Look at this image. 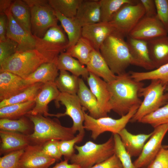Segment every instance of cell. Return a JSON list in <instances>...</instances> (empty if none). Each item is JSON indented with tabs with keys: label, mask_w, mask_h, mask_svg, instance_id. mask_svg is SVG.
Returning <instances> with one entry per match:
<instances>
[{
	"label": "cell",
	"mask_w": 168,
	"mask_h": 168,
	"mask_svg": "<svg viewBox=\"0 0 168 168\" xmlns=\"http://www.w3.org/2000/svg\"><path fill=\"white\" fill-rule=\"evenodd\" d=\"M0 155L24 150L32 144L29 135L7 131L0 130Z\"/></svg>",
	"instance_id": "20"
},
{
	"label": "cell",
	"mask_w": 168,
	"mask_h": 168,
	"mask_svg": "<svg viewBox=\"0 0 168 168\" xmlns=\"http://www.w3.org/2000/svg\"><path fill=\"white\" fill-rule=\"evenodd\" d=\"M26 116L34 125L33 132L29 135L32 144L42 146L52 140H68L75 137L76 133L72 128L63 126L57 119H52L40 114H28Z\"/></svg>",
	"instance_id": "3"
},
{
	"label": "cell",
	"mask_w": 168,
	"mask_h": 168,
	"mask_svg": "<svg viewBox=\"0 0 168 168\" xmlns=\"http://www.w3.org/2000/svg\"><path fill=\"white\" fill-rule=\"evenodd\" d=\"M35 49L48 62H56L60 54L68 49V40L62 28L58 25L51 27L41 38L34 36Z\"/></svg>",
	"instance_id": "8"
},
{
	"label": "cell",
	"mask_w": 168,
	"mask_h": 168,
	"mask_svg": "<svg viewBox=\"0 0 168 168\" xmlns=\"http://www.w3.org/2000/svg\"><path fill=\"white\" fill-rule=\"evenodd\" d=\"M129 73L133 78L138 82L158 80L166 84L168 82V63L149 71H130Z\"/></svg>",
	"instance_id": "37"
},
{
	"label": "cell",
	"mask_w": 168,
	"mask_h": 168,
	"mask_svg": "<svg viewBox=\"0 0 168 168\" xmlns=\"http://www.w3.org/2000/svg\"><path fill=\"white\" fill-rule=\"evenodd\" d=\"M107 85L111 110L120 116L125 115L133 107L141 104L139 93L144 84L134 80L128 72L116 75Z\"/></svg>",
	"instance_id": "1"
},
{
	"label": "cell",
	"mask_w": 168,
	"mask_h": 168,
	"mask_svg": "<svg viewBox=\"0 0 168 168\" xmlns=\"http://www.w3.org/2000/svg\"><path fill=\"white\" fill-rule=\"evenodd\" d=\"M29 7L32 34L42 38L51 27L57 25L58 21L54 10L46 0H23Z\"/></svg>",
	"instance_id": "7"
},
{
	"label": "cell",
	"mask_w": 168,
	"mask_h": 168,
	"mask_svg": "<svg viewBox=\"0 0 168 168\" xmlns=\"http://www.w3.org/2000/svg\"><path fill=\"white\" fill-rule=\"evenodd\" d=\"M94 49L90 42L81 36L75 45L68 48L65 52L77 58L82 64L86 65Z\"/></svg>",
	"instance_id": "33"
},
{
	"label": "cell",
	"mask_w": 168,
	"mask_h": 168,
	"mask_svg": "<svg viewBox=\"0 0 168 168\" xmlns=\"http://www.w3.org/2000/svg\"><path fill=\"white\" fill-rule=\"evenodd\" d=\"M167 91V93H166V95L167 97L168 98V82L167 83L166 85V91Z\"/></svg>",
	"instance_id": "52"
},
{
	"label": "cell",
	"mask_w": 168,
	"mask_h": 168,
	"mask_svg": "<svg viewBox=\"0 0 168 168\" xmlns=\"http://www.w3.org/2000/svg\"><path fill=\"white\" fill-rule=\"evenodd\" d=\"M18 46L16 42L7 38L0 41V64L17 51Z\"/></svg>",
	"instance_id": "43"
},
{
	"label": "cell",
	"mask_w": 168,
	"mask_h": 168,
	"mask_svg": "<svg viewBox=\"0 0 168 168\" xmlns=\"http://www.w3.org/2000/svg\"><path fill=\"white\" fill-rule=\"evenodd\" d=\"M139 122L150 124L154 128L168 124V102L155 111L144 117Z\"/></svg>",
	"instance_id": "39"
},
{
	"label": "cell",
	"mask_w": 168,
	"mask_h": 168,
	"mask_svg": "<svg viewBox=\"0 0 168 168\" xmlns=\"http://www.w3.org/2000/svg\"><path fill=\"white\" fill-rule=\"evenodd\" d=\"M125 37L115 30L106 38L99 50L109 68L116 75L126 72L131 65L138 66L131 54Z\"/></svg>",
	"instance_id": "2"
},
{
	"label": "cell",
	"mask_w": 168,
	"mask_h": 168,
	"mask_svg": "<svg viewBox=\"0 0 168 168\" xmlns=\"http://www.w3.org/2000/svg\"><path fill=\"white\" fill-rule=\"evenodd\" d=\"M115 30L110 23L100 22L82 27V36L88 40L95 50L99 51L106 38Z\"/></svg>",
	"instance_id": "19"
},
{
	"label": "cell",
	"mask_w": 168,
	"mask_h": 168,
	"mask_svg": "<svg viewBox=\"0 0 168 168\" xmlns=\"http://www.w3.org/2000/svg\"><path fill=\"white\" fill-rule=\"evenodd\" d=\"M167 84L160 80H153L148 86L141 89L139 96L143 97V100L130 122H139L144 117L168 102L166 94L164 93Z\"/></svg>",
	"instance_id": "6"
},
{
	"label": "cell",
	"mask_w": 168,
	"mask_h": 168,
	"mask_svg": "<svg viewBox=\"0 0 168 168\" xmlns=\"http://www.w3.org/2000/svg\"><path fill=\"white\" fill-rule=\"evenodd\" d=\"M164 147L166 148L168 150V145H167L166 146H165V147Z\"/></svg>",
	"instance_id": "53"
},
{
	"label": "cell",
	"mask_w": 168,
	"mask_h": 168,
	"mask_svg": "<svg viewBox=\"0 0 168 168\" xmlns=\"http://www.w3.org/2000/svg\"><path fill=\"white\" fill-rule=\"evenodd\" d=\"M69 160L64 159L57 163L54 166L50 168H81L80 166L74 164H69Z\"/></svg>",
	"instance_id": "50"
},
{
	"label": "cell",
	"mask_w": 168,
	"mask_h": 168,
	"mask_svg": "<svg viewBox=\"0 0 168 168\" xmlns=\"http://www.w3.org/2000/svg\"><path fill=\"white\" fill-rule=\"evenodd\" d=\"M56 63L59 71H68L75 76L78 77L81 76L86 80L89 76V72L86 67L66 52H63L60 54Z\"/></svg>",
	"instance_id": "28"
},
{
	"label": "cell",
	"mask_w": 168,
	"mask_h": 168,
	"mask_svg": "<svg viewBox=\"0 0 168 168\" xmlns=\"http://www.w3.org/2000/svg\"><path fill=\"white\" fill-rule=\"evenodd\" d=\"M58 140H52L42 145L43 152L47 156L55 159L56 161L61 160L62 156L58 146Z\"/></svg>",
	"instance_id": "45"
},
{
	"label": "cell",
	"mask_w": 168,
	"mask_h": 168,
	"mask_svg": "<svg viewBox=\"0 0 168 168\" xmlns=\"http://www.w3.org/2000/svg\"><path fill=\"white\" fill-rule=\"evenodd\" d=\"M60 93L54 82L44 84L35 99V106L29 114L52 116V114L48 112V105L53 100H56Z\"/></svg>",
	"instance_id": "18"
},
{
	"label": "cell",
	"mask_w": 168,
	"mask_h": 168,
	"mask_svg": "<svg viewBox=\"0 0 168 168\" xmlns=\"http://www.w3.org/2000/svg\"><path fill=\"white\" fill-rule=\"evenodd\" d=\"M86 66L89 72L102 78L107 83L116 78V75L111 71L100 51L93 50Z\"/></svg>",
	"instance_id": "26"
},
{
	"label": "cell",
	"mask_w": 168,
	"mask_h": 168,
	"mask_svg": "<svg viewBox=\"0 0 168 168\" xmlns=\"http://www.w3.org/2000/svg\"><path fill=\"white\" fill-rule=\"evenodd\" d=\"M45 62L46 59L35 49L17 51L0 64V72H9L25 79Z\"/></svg>",
	"instance_id": "5"
},
{
	"label": "cell",
	"mask_w": 168,
	"mask_h": 168,
	"mask_svg": "<svg viewBox=\"0 0 168 168\" xmlns=\"http://www.w3.org/2000/svg\"><path fill=\"white\" fill-rule=\"evenodd\" d=\"M145 15L144 8L139 0L137 3L123 5L109 22L115 30L127 37Z\"/></svg>",
	"instance_id": "10"
},
{
	"label": "cell",
	"mask_w": 168,
	"mask_h": 168,
	"mask_svg": "<svg viewBox=\"0 0 168 168\" xmlns=\"http://www.w3.org/2000/svg\"><path fill=\"white\" fill-rule=\"evenodd\" d=\"M54 13L67 35L68 40V48L74 45L82 36V27L77 22L75 18L66 17L54 11Z\"/></svg>",
	"instance_id": "30"
},
{
	"label": "cell",
	"mask_w": 168,
	"mask_h": 168,
	"mask_svg": "<svg viewBox=\"0 0 168 168\" xmlns=\"http://www.w3.org/2000/svg\"><path fill=\"white\" fill-rule=\"evenodd\" d=\"M82 0H49L48 3L54 11L64 16L74 18Z\"/></svg>",
	"instance_id": "38"
},
{
	"label": "cell",
	"mask_w": 168,
	"mask_h": 168,
	"mask_svg": "<svg viewBox=\"0 0 168 168\" xmlns=\"http://www.w3.org/2000/svg\"><path fill=\"white\" fill-rule=\"evenodd\" d=\"M4 14L8 19L6 38L18 44L17 51L35 49V40L34 35L25 30L15 21L11 13L10 8Z\"/></svg>",
	"instance_id": "14"
},
{
	"label": "cell",
	"mask_w": 168,
	"mask_h": 168,
	"mask_svg": "<svg viewBox=\"0 0 168 168\" xmlns=\"http://www.w3.org/2000/svg\"><path fill=\"white\" fill-rule=\"evenodd\" d=\"M85 134L79 133L73 138L65 140L59 141V148L64 159L70 160L75 154L74 146L75 144L81 142Z\"/></svg>",
	"instance_id": "41"
},
{
	"label": "cell",
	"mask_w": 168,
	"mask_h": 168,
	"mask_svg": "<svg viewBox=\"0 0 168 168\" xmlns=\"http://www.w3.org/2000/svg\"><path fill=\"white\" fill-rule=\"evenodd\" d=\"M77 95L84 109L88 110L89 114L95 119L102 117L95 96L86 86L83 79L79 78Z\"/></svg>",
	"instance_id": "27"
},
{
	"label": "cell",
	"mask_w": 168,
	"mask_h": 168,
	"mask_svg": "<svg viewBox=\"0 0 168 168\" xmlns=\"http://www.w3.org/2000/svg\"><path fill=\"white\" fill-rule=\"evenodd\" d=\"M91 168H123L119 159L115 154L109 158Z\"/></svg>",
	"instance_id": "47"
},
{
	"label": "cell",
	"mask_w": 168,
	"mask_h": 168,
	"mask_svg": "<svg viewBox=\"0 0 168 168\" xmlns=\"http://www.w3.org/2000/svg\"><path fill=\"white\" fill-rule=\"evenodd\" d=\"M56 161L43 152L42 146L30 144L24 150L19 164L20 168H49Z\"/></svg>",
	"instance_id": "15"
},
{
	"label": "cell",
	"mask_w": 168,
	"mask_h": 168,
	"mask_svg": "<svg viewBox=\"0 0 168 168\" xmlns=\"http://www.w3.org/2000/svg\"><path fill=\"white\" fill-rule=\"evenodd\" d=\"M147 41L150 58L155 69L168 63V36Z\"/></svg>",
	"instance_id": "23"
},
{
	"label": "cell",
	"mask_w": 168,
	"mask_h": 168,
	"mask_svg": "<svg viewBox=\"0 0 168 168\" xmlns=\"http://www.w3.org/2000/svg\"><path fill=\"white\" fill-rule=\"evenodd\" d=\"M74 148L77 153H75L69 161L71 164L77 165L81 168H91L115 154L113 135L103 143L97 144L89 141L82 146L75 145Z\"/></svg>",
	"instance_id": "4"
},
{
	"label": "cell",
	"mask_w": 168,
	"mask_h": 168,
	"mask_svg": "<svg viewBox=\"0 0 168 168\" xmlns=\"http://www.w3.org/2000/svg\"><path fill=\"white\" fill-rule=\"evenodd\" d=\"M126 37L130 53L138 66L147 70L155 69L150 58L147 41L129 36Z\"/></svg>",
	"instance_id": "22"
},
{
	"label": "cell",
	"mask_w": 168,
	"mask_h": 168,
	"mask_svg": "<svg viewBox=\"0 0 168 168\" xmlns=\"http://www.w3.org/2000/svg\"><path fill=\"white\" fill-rule=\"evenodd\" d=\"M10 11L15 21L23 28L31 34L30 14L29 7L23 0L13 1Z\"/></svg>",
	"instance_id": "32"
},
{
	"label": "cell",
	"mask_w": 168,
	"mask_h": 168,
	"mask_svg": "<svg viewBox=\"0 0 168 168\" xmlns=\"http://www.w3.org/2000/svg\"><path fill=\"white\" fill-rule=\"evenodd\" d=\"M139 107V106L133 107L127 114L118 119H114L108 116L96 119L91 117L84 111V129L91 132V137L94 140L96 139L100 134L106 132H111L113 134H118L125 128Z\"/></svg>",
	"instance_id": "9"
},
{
	"label": "cell",
	"mask_w": 168,
	"mask_h": 168,
	"mask_svg": "<svg viewBox=\"0 0 168 168\" xmlns=\"http://www.w3.org/2000/svg\"><path fill=\"white\" fill-rule=\"evenodd\" d=\"M59 102L65 107L63 113L53 114V116L58 118L68 115L72 119L73 125L71 127L75 133L85 134L83 124L84 121V110L81 105L77 95H72L61 92L55 100L57 107H59Z\"/></svg>",
	"instance_id": "11"
},
{
	"label": "cell",
	"mask_w": 168,
	"mask_h": 168,
	"mask_svg": "<svg viewBox=\"0 0 168 168\" xmlns=\"http://www.w3.org/2000/svg\"><path fill=\"white\" fill-rule=\"evenodd\" d=\"M145 12V16H156V10L155 0H139Z\"/></svg>",
	"instance_id": "48"
},
{
	"label": "cell",
	"mask_w": 168,
	"mask_h": 168,
	"mask_svg": "<svg viewBox=\"0 0 168 168\" xmlns=\"http://www.w3.org/2000/svg\"><path fill=\"white\" fill-rule=\"evenodd\" d=\"M35 105V100L0 108V119H17L30 114Z\"/></svg>",
	"instance_id": "31"
},
{
	"label": "cell",
	"mask_w": 168,
	"mask_h": 168,
	"mask_svg": "<svg viewBox=\"0 0 168 168\" xmlns=\"http://www.w3.org/2000/svg\"><path fill=\"white\" fill-rule=\"evenodd\" d=\"M154 128L152 134L145 144L141 153L133 162L136 168H147L162 147V140L168 131V124Z\"/></svg>",
	"instance_id": "12"
},
{
	"label": "cell",
	"mask_w": 168,
	"mask_h": 168,
	"mask_svg": "<svg viewBox=\"0 0 168 168\" xmlns=\"http://www.w3.org/2000/svg\"><path fill=\"white\" fill-rule=\"evenodd\" d=\"M29 86L24 79L15 74L0 72V101L20 93Z\"/></svg>",
	"instance_id": "17"
},
{
	"label": "cell",
	"mask_w": 168,
	"mask_h": 168,
	"mask_svg": "<svg viewBox=\"0 0 168 168\" xmlns=\"http://www.w3.org/2000/svg\"><path fill=\"white\" fill-rule=\"evenodd\" d=\"M34 127L33 123L26 116L17 119H0L1 130L30 135L33 133Z\"/></svg>",
	"instance_id": "29"
},
{
	"label": "cell",
	"mask_w": 168,
	"mask_h": 168,
	"mask_svg": "<svg viewBox=\"0 0 168 168\" xmlns=\"http://www.w3.org/2000/svg\"><path fill=\"white\" fill-rule=\"evenodd\" d=\"M136 0H100V22H109L113 16L120 8L126 3H135Z\"/></svg>",
	"instance_id": "35"
},
{
	"label": "cell",
	"mask_w": 168,
	"mask_h": 168,
	"mask_svg": "<svg viewBox=\"0 0 168 168\" xmlns=\"http://www.w3.org/2000/svg\"><path fill=\"white\" fill-rule=\"evenodd\" d=\"M168 33L157 16H144L130 31L128 36L147 41Z\"/></svg>",
	"instance_id": "13"
},
{
	"label": "cell",
	"mask_w": 168,
	"mask_h": 168,
	"mask_svg": "<svg viewBox=\"0 0 168 168\" xmlns=\"http://www.w3.org/2000/svg\"><path fill=\"white\" fill-rule=\"evenodd\" d=\"M152 133V132L148 134H134L124 128L118 134L126 150L131 157H136L140 155L146 142Z\"/></svg>",
	"instance_id": "24"
},
{
	"label": "cell",
	"mask_w": 168,
	"mask_h": 168,
	"mask_svg": "<svg viewBox=\"0 0 168 168\" xmlns=\"http://www.w3.org/2000/svg\"><path fill=\"white\" fill-rule=\"evenodd\" d=\"M156 16L168 34V0H155Z\"/></svg>",
	"instance_id": "44"
},
{
	"label": "cell",
	"mask_w": 168,
	"mask_h": 168,
	"mask_svg": "<svg viewBox=\"0 0 168 168\" xmlns=\"http://www.w3.org/2000/svg\"><path fill=\"white\" fill-rule=\"evenodd\" d=\"M58 71L56 62H45L24 80L29 86L37 83L54 82L59 75Z\"/></svg>",
	"instance_id": "25"
},
{
	"label": "cell",
	"mask_w": 168,
	"mask_h": 168,
	"mask_svg": "<svg viewBox=\"0 0 168 168\" xmlns=\"http://www.w3.org/2000/svg\"><path fill=\"white\" fill-rule=\"evenodd\" d=\"M24 150L11 152L0 158V168H20L19 161Z\"/></svg>",
	"instance_id": "42"
},
{
	"label": "cell",
	"mask_w": 168,
	"mask_h": 168,
	"mask_svg": "<svg viewBox=\"0 0 168 168\" xmlns=\"http://www.w3.org/2000/svg\"><path fill=\"white\" fill-rule=\"evenodd\" d=\"M115 154L121 162L123 168H136L132 161L131 156L124 146L118 134H113Z\"/></svg>",
	"instance_id": "40"
},
{
	"label": "cell",
	"mask_w": 168,
	"mask_h": 168,
	"mask_svg": "<svg viewBox=\"0 0 168 168\" xmlns=\"http://www.w3.org/2000/svg\"><path fill=\"white\" fill-rule=\"evenodd\" d=\"M13 1L11 0H0V14H4V12L10 8Z\"/></svg>",
	"instance_id": "51"
},
{
	"label": "cell",
	"mask_w": 168,
	"mask_h": 168,
	"mask_svg": "<svg viewBox=\"0 0 168 168\" xmlns=\"http://www.w3.org/2000/svg\"><path fill=\"white\" fill-rule=\"evenodd\" d=\"M86 80L89 89L96 99L102 117L107 116L108 113L111 110L110 104V95L107 83L90 72Z\"/></svg>",
	"instance_id": "16"
},
{
	"label": "cell",
	"mask_w": 168,
	"mask_h": 168,
	"mask_svg": "<svg viewBox=\"0 0 168 168\" xmlns=\"http://www.w3.org/2000/svg\"><path fill=\"white\" fill-rule=\"evenodd\" d=\"M147 168H168V150L162 147Z\"/></svg>",
	"instance_id": "46"
},
{
	"label": "cell",
	"mask_w": 168,
	"mask_h": 168,
	"mask_svg": "<svg viewBox=\"0 0 168 168\" xmlns=\"http://www.w3.org/2000/svg\"><path fill=\"white\" fill-rule=\"evenodd\" d=\"M54 83L61 93L77 95L79 87V78L70 74L67 71H59Z\"/></svg>",
	"instance_id": "34"
},
{
	"label": "cell",
	"mask_w": 168,
	"mask_h": 168,
	"mask_svg": "<svg viewBox=\"0 0 168 168\" xmlns=\"http://www.w3.org/2000/svg\"><path fill=\"white\" fill-rule=\"evenodd\" d=\"M44 84L37 83L29 86L20 93L0 101V108L35 100Z\"/></svg>",
	"instance_id": "36"
},
{
	"label": "cell",
	"mask_w": 168,
	"mask_h": 168,
	"mask_svg": "<svg viewBox=\"0 0 168 168\" xmlns=\"http://www.w3.org/2000/svg\"><path fill=\"white\" fill-rule=\"evenodd\" d=\"M0 15V41H2L6 39L8 19L5 14Z\"/></svg>",
	"instance_id": "49"
},
{
	"label": "cell",
	"mask_w": 168,
	"mask_h": 168,
	"mask_svg": "<svg viewBox=\"0 0 168 168\" xmlns=\"http://www.w3.org/2000/svg\"><path fill=\"white\" fill-rule=\"evenodd\" d=\"M74 18L82 27L100 22L99 0H82Z\"/></svg>",
	"instance_id": "21"
}]
</instances>
